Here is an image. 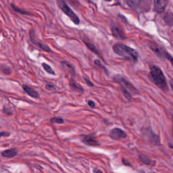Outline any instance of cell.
Wrapping results in <instances>:
<instances>
[{
	"label": "cell",
	"mask_w": 173,
	"mask_h": 173,
	"mask_svg": "<svg viewBox=\"0 0 173 173\" xmlns=\"http://www.w3.org/2000/svg\"><path fill=\"white\" fill-rule=\"evenodd\" d=\"M151 173H156V172H151Z\"/></svg>",
	"instance_id": "obj_31"
},
{
	"label": "cell",
	"mask_w": 173,
	"mask_h": 173,
	"mask_svg": "<svg viewBox=\"0 0 173 173\" xmlns=\"http://www.w3.org/2000/svg\"><path fill=\"white\" fill-rule=\"evenodd\" d=\"M94 172L95 173H103V172L102 171H100V170H95V171H94Z\"/></svg>",
	"instance_id": "obj_28"
},
{
	"label": "cell",
	"mask_w": 173,
	"mask_h": 173,
	"mask_svg": "<svg viewBox=\"0 0 173 173\" xmlns=\"http://www.w3.org/2000/svg\"><path fill=\"white\" fill-rule=\"evenodd\" d=\"M110 137L112 139H114V140H120V139L126 138L127 137V134L125 131H124L122 129L114 128L110 130Z\"/></svg>",
	"instance_id": "obj_6"
},
{
	"label": "cell",
	"mask_w": 173,
	"mask_h": 173,
	"mask_svg": "<svg viewBox=\"0 0 173 173\" xmlns=\"http://www.w3.org/2000/svg\"><path fill=\"white\" fill-rule=\"evenodd\" d=\"M17 153L18 151L16 149H10V150H7L3 151L2 155L3 157H6V158H11V157L16 156Z\"/></svg>",
	"instance_id": "obj_11"
},
{
	"label": "cell",
	"mask_w": 173,
	"mask_h": 173,
	"mask_svg": "<svg viewBox=\"0 0 173 173\" xmlns=\"http://www.w3.org/2000/svg\"><path fill=\"white\" fill-rule=\"evenodd\" d=\"M0 70H1V71L3 72V73L5 74H7V75H10L12 72L11 69L8 67L7 66H5V65H2L0 66Z\"/></svg>",
	"instance_id": "obj_19"
},
{
	"label": "cell",
	"mask_w": 173,
	"mask_h": 173,
	"mask_svg": "<svg viewBox=\"0 0 173 173\" xmlns=\"http://www.w3.org/2000/svg\"><path fill=\"white\" fill-rule=\"evenodd\" d=\"M164 56L166 58L169 60V62L171 63V64L173 67V57L166 51H164Z\"/></svg>",
	"instance_id": "obj_22"
},
{
	"label": "cell",
	"mask_w": 173,
	"mask_h": 173,
	"mask_svg": "<svg viewBox=\"0 0 173 173\" xmlns=\"http://www.w3.org/2000/svg\"><path fill=\"white\" fill-rule=\"evenodd\" d=\"M139 158H140L142 162H144V164L146 165H151V164H152V160L144 154L141 155V156H139Z\"/></svg>",
	"instance_id": "obj_17"
},
{
	"label": "cell",
	"mask_w": 173,
	"mask_h": 173,
	"mask_svg": "<svg viewBox=\"0 0 173 173\" xmlns=\"http://www.w3.org/2000/svg\"><path fill=\"white\" fill-rule=\"evenodd\" d=\"M61 65L65 71L68 72L69 73H71V74H74V68L72 67L71 64H70L68 63L67 62H62Z\"/></svg>",
	"instance_id": "obj_13"
},
{
	"label": "cell",
	"mask_w": 173,
	"mask_h": 173,
	"mask_svg": "<svg viewBox=\"0 0 173 173\" xmlns=\"http://www.w3.org/2000/svg\"><path fill=\"white\" fill-rule=\"evenodd\" d=\"M57 5L64 13L66 15H67L69 17V19L73 22L74 24H75V25H78V24L80 23V20L77 16V14L72 10V9L68 6V4H66L64 0H57Z\"/></svg>",
	"instance_id": "obj_3"
},
{
	"label": "cell",
	"mask_w": 173,
	"mask_h": 173,
	"mask_svg": "<svg viewBox=\"0 0 173 173\" xmlns=\"http://www.w3.org/2000/svg\"><path fill=\"white\" fill-rule=\"evenodd\" d=\"M167 4V0H154V9L157 13L164 12Z\"/></svg>",
	"instance_id": "obj_9"
},
{
	"label": "cell",
	"mask_w": 173,
	"mask_h": 173,
	"mask_svg": "<svg viewBox=\"0 0 173 173\" xmlns=\"http://www.w3.org/2000/svg\"><path fill=\"white\" fill-rule=\"evenodd\" d=\"M81 141L85 144L89 146H98L99 144L95 139V137L93 135H83L81 137Z\"/></svg>",
	"instance_id": "obj_7"
},
{
	"label": "cell",
	"mask_w": 173,
	"mask_h": 173,
	"mask_svg": "<svg viewBox=\"0 0 173 173\" xmlns=\"http://www.w3.org/2000/svg\"><path fill=\"white\" fill-rule=\"evenodd\" d=\"M50 120H51V122L53 123H56V124H62V123H64V120L62 119V118H59V117L52 118Z\"/></svg>",
	"instance_id": "obj_21"
},
{
	"label": "cell",
	"mask_w": 173,
	"mask_h": 173,
	"mask_svg": "<svg viewBox=\"0 0 173 173\" xmlns=\"http://www.w3.org/2000/svg\"><path fill=\"white\" fill-rule=\"evenodd\" d=\"M84 79H85V82L86 83H87V85L89 86H91V87H93V84L92 83V82H91L89 79H88V78H84Z\"/></svg>",
	"instance_id": "obj_27"
},
{
	"label": "cell",
	"mask_w": 173,
	"mask_h": 173,
	"mask_svg": "<svg viewBox=\"0 0 173 173\" xmlns=\"http://www.w3.org/2000/svg\"><path fill=\"white\" fill-rule=\"evenodd\" d=\"M104 1H106V2H111L112 0H104Z\"/></svg>",
	"instance_id": "obj_30"
},
{
	"label": "cell",
	"mask_w": 173,
	"mask_h": 173,
	"mask_svg": "<svg viewBox=\"0 0 173 173\" xmlns=\"http://www.w3.org/2000/svg\"><path fill=\"white\" fill-rule=\"evenodd\" d=\"M142 137L145 141L149 144L159 145L160 144V137L153 132L150 128H145L142 129Z\"/></svg>",
	"instance_id": "obj_4"
},
{
	"label": "cell",
	"mask_w": 173,
	"mask_h": 173,
	"mask_svg": "<svg viewBox=\"0 0 173 173\" xmlns=\"http://www.w3.org/2000/svg\"><path fill=\"white\" fill-rule=\"evenodd\" d=\"M30 39H31V41L32 42V43L34 45H35V46H37V47H39V49H41V50L45 51V52H48V53L51 52V48L48 46V45H45L44 43H40V42H39L37 40H35L32 31H31V33H30Z\"/></svg>",
	"instance_id": "obj_8"
},
{
	"label": "cell",
	"mask_w": 173,
	"mask_h": 173,
	"mask_svg": "<svg viewBox=\"0 0 173 173\" xmlns=\"http://www.w3.org/2000/svg\"><path fill=\"white\" fill-rule=\"evenodd\" d=\"M42 67L43 68V69L47 72V73H49L50 74L55 75V74H56L55 72H54V70L51 68V66L50 65H48L47 64L43 63V64H42Z\"/></svg>",
	"instance_id": "obj_18"
},
{
	"label": "cell",
	"mask_w": 173,
	"mask_h": 173,
	"mask_svg": "<svg viewBox=\"0 0 173 173\" xmlns=\"http://www.w3.org/2000/svg\"><path fill=\"white\" fill-rule=\"evenodd\" d=\"M141 0H124L128 6L132 9H135L140 4Z\"/></svg>",
	"instance_id": "obj_12"
},
{
	"label": "cell",
	"mask_w": 173,
	"mask_h": 173,
	"mask_svg": "<svg viewBox=\"0 0 173 173\" xmlns=\"http://www.w3.org/2000/svg\"><path fill=\"white\" fill-rule=\"evenodd\" d=\"M113 79L115 82L119 83L120 85L122 86V88H123V89L129 91V92H133V93H135V94L138 93V92L136 88L133 86V85L130 83V82H129L124 77H123L122 76H120V75L114 76V77H113Z\"/></svg>",
	"instance_id": "obj_5"
},
{
	"label": "cell",
	"mask_w": 173,
	"mask_h": 173,
	"mask_svg": "<svg viewBox=\"0 0 173 173\" xmlns=\"http://www.w3.org/2000/svg\"><path fill=\"white\" fill-rule=\"evenodd\" d=\"M45 87H46V89L48 90H55V87L51 84H47Z\"/></svg>",
	"instance_id": "obj_24"
},
{
	"label": "cell",
	"mask_w": 173,
	"mask_h": 173,
	"mask_svg": "<svg viewBox=\"0 0 173 173\" xmlns=\"http://www.w3.org/2000/svg\"><path fill=\"white\" fill-rule=\"evenodd\" d=\"M12 8L13 9V10H14V12H16L22 15H31V14H29L28 12L25 11V10H22V9H20L19 7H17L16 5H15L13 4H10Z\"/></svg>",
	"instance_id": "obj_14"
},
{
	"label": "cell",
	"mask_w": 173,
	"mask_h": 173,
	"mask_svg": "<svg viewBox=\"0 0 173 173\" xmlns=\"http://www.w3.org/2000/svg\"><path fill=\"white\" fill-rule=\"evenodd\" d=\"M170 83H171V86L172 89L173 90V80H171V81H170Z\"/></svg>",
	"instance_id": "obj_29"
},
{
	"label": "cell",
	"mask_w": 173,
	"mask_h": 173,
	"mask_svg": "<svg viewBox=\"0 0 173 173\" xmlns=\"http://www.w3.org/2000/svg\"><path fill=\"white\" fill-rule=\"evenodd\" d=\"M10 135V133L8 132H0V138L2 137H9Z\"/></svg>",
	"instance_id": "obj_25"
},
{
	"label": "cell",
	"mask_w": 173,
	"mask_h": 173,
	"mask_svg": "<svg viewBox=\"0 0 173 173\" xmlns=\"http://www.w3.org/2000/svg\"><path fill=\"white\" fill-rule=\"evenodd\" d=\"M22 88L25 92H26L29 96L32 97L33 98H39V93L36 92V91L33 89V88L30 87L28 85H23Z\"/></svg>",
	"instance_id": "obj_10"
},
{
	"label": "cell",
	"mask_w": 173,
	"mask_h": 173,
	"mask_svg": "<svg viewBox=\"0 0 173 173\" xmlns=\"http://www.w3.org/2000/svg\"><path fill=\"white\" fill-rule=\"evenodd\" d=\"M88 105H89L92 108H95V102H93V101H91V100H89V101L88 102Z\"/></svg>",
	"instance_id": "obj_26"
},
{
	"label": "cell",
	"mask_w": 173,
	"mask_h": 173,
	"mask_svg": "<svg viewBox=\"0 0 173 173\" xmlns=\"http://www.w3.org/2000/svg\"><path fill=\"white\" fill-rule=\"evenodd\" d=\"M94 62H95V64H96L97 66H99V68H102V69H104L105 71L107 72V70H106V68L104 67V66L102 64V63L100 62V61H99V60H95V61Z\"/></svg>",
	"instance_id": "obj_23"
},
{
	"label": "cell",
	"mask_w": 173,
	"mask_h": 173,
	"mask_svg": "<svg viewBox=\"0 0 173 173\" xmlns=\"http://www.w3.org/2000/svg\"><path fill=\"white\" fill-rule=\"evenodd\" d=\"M85 45H87V47L88 48H89V49L91 51H93V53L96 54L97 55L100 56L99 51H98V50L96 49V47H95V46H94V45H93L92 44H91V43H87V42H85Z\"/></svg>",
	"instance_id": "obj_20"
},
{
	"label": "cell",
	"mask_w": 173,
	"mask_h": 173,
	"mask_svg": "<svg viewBox=\"0 0 173 173\" xmlns=\"http://www.w3.org/2000/svg\"><path fill=\"white\" fill-rule=\"evenodd\" d=\"M150 75L153 82L157 87L161 89L166 92L168 90V86L166 84V77L158 66H152L150 67Z\"/></svg>",
	"instance_id": "obj_2"
},
{
	"label": "cell",
	"mask_w": 173,
	"mask_h": 173,
	"mask_svg": "<svg viewBox=\"0 0 173 173\" xmlns=\"http://www.w3.org/2000/svg\"><path fill=\"white\" fill-rule=\"evenodd\" d=\"M112 33L113 35L118 39H123V33H121V31H120L118 28L117 27H112Z\"/></svg>",
	"instance_id": "obj_15"
},
{
	"label": "cell",
	"mask_w": 173,
	"mask_h": 173,
	"mask_svg": "<svg viewBox=\"0 0 173 173\" xmlns=\"http://www.w3.org/2000/svg\"><path fill=\"white\" fill-rule=\"evenodd\" d=\"M113 50L118 56L130 61L137 62L138 60V53L137 51L127 45L123 44H115L113 46Z\"/></svg>",
	"instance_id": "obj_1"
},
{
	"label": "cell",
	"mask_w": 173,
	"mask_h": 173,
	"mask_svg": "<svg viewBox=\"0 0 173 173\" xmlns=\"http://www.w3.org/2000/svg\"><path fill=\"white\" fill-rule=\"evenodd\" d=\"M70 85L72 87V89L77 91V92H83V89L82 87L75 83V81L73 79H71V81H70Z\"/></svg>",
	"instance_id": "obj_16"
}]
</instances>
